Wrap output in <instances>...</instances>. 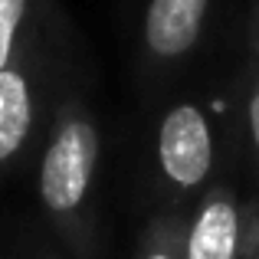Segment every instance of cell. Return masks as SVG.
<instances>
[{
  "label": "cell",
  "mask_w": 259,
  "mask_h": 259,
  "mask_svg": "<svg viewBox=\"0 0 259 259\" xmlns=\"http://www.w3.org/2000/svg\"><path fill=\"white\" fill-rule=\"evenodd\" d=\"M243 259H259V197L246 200V246Z\"/></svg>",
  "instance_id": "obj_9"
},
{
  "label": "cell",
  "mask_w": 259,
  "mask_h": 259,
  "mask_svg": "<svg viewBox=\"0 0 259 259\" xmlns=\"http://www.w3.org/2000/svg\"><path fill=\"white\" fill-rule=\"evenodd\" d=\"M187 220L181 213H158L148 220V227L138 236L135 259H187L184 253Z\"/></svg>",
  "instance_id": "obj_7"
},
{
  "label": "cell",
  "mask_w": 259,
  "mask_h": 259,
  "mask_svg": "<svg viewBox=\"0 0 259 259\" xmlns=\"http://www.w3.org/2000/svg\"><path fill=\"white\" fill-rule=\"evenodd\" d=\"M36 259H59L56 253H43V256H36Z\"/></svg>",
  "instance_id": "obj_11"
},
{
  "label": "cell",
  "mask_w": 259,
  "mask_h": 259,
  "mask_svg": "<svg viewBox=\"0 0 259 259\" xmlns=\"http://www.w3.org/2000/svg\"><path fill=\"white\" fill-rule=\"evenodd\" d=\"M246 246V200L230 184H213L187 220V259H243Z\"/></svg>",
  "instance_id": "obj_5"
},
{
  "label": "cell",
  "mask_w": 259,
  "mask_h": 259,
  "mask_svg": "<svg viewBox=\"0 0 259 259\" xmlns=\"http://www.w3.org/2000/svg\"><path fill=\"white\" fill-rule=\"evenodd\" d=\"M63 13L53 7L17 56L0 69V174H10L43 141L56 108L53 89L63 69Z\"/></svg>",
  "instance_id": "obj_2"
},
{
  "label": "cell",
  "mask_w": 259,
  "mask_h": 259,
  "mask_svg": "<svg viewBox=\"0 0 259 259\" xmlns=\"http://www.w3.org/2000/svg\"><path fill=\"white\" fill-rule=\"evenodd\" d=\"M240 108H243V128H246V145L256 158L259 167V76L256 69L249 66L243 72V82H240Z\"/></svg>",
  "instance_id": "obj_8"
},
{
  "label": "cell",
  "mask_w": 259,
  "mask_h": 259,
  "mask_svg": "<svg viewBox=\"0 0 259 259\" xmlns=\"http://www.w3.org/2000/svg\"><path fill=\"white\" fill-rule=\"evenodd\" d=\"M154 167L174 200H187L210 187L217 171V128L200 102H177L154 132Z\"/></svg>",
  "instance_id": "obj_3"
},
{
  "label": "cell",
  "mask_w": 259,
  "mask_h": 259,
  "mask_svg": "<svg viewBox=\"0 0 259 259\" xmlns=\"http://www.w3.org/2000/svg\"><path fill=\"white\" fill-rule=\"evenodd\" d=\"M217 0H148L141 17V79L161 85L197 53Z\"/></svg>",
  "instance_id": "obj_4"
},
{
  "label": "cell",
  "mask_w": 259,
  "mask_h": 259,
  "mask_svg": "<svg viewBox=\"0 0 259 259\" xmlns=\"http://www.w3.org/2000/svg\"><path fill=\"white\" fill-rule=\"evenodd\" d=\"M53 7V0H0V69L17 56Z\"/></svg>",
  "instance_id": "obj_6"
},
{
  "label": "cell",
  "mask_w": 259,
  "mask_h": 259,
  "mask_svg": "<svg viewBox=\"0 0 259 259\" xmlns=\"http://www.w3.org/2000/svg\"><path fill=\"white\" fill-rule=\"evenodd\" d=\"M102 132L82 92L59 95L36 158V194L43 217L76 259H99V181Z\"/></svg>",
  "instance_id": "obj_1"
},
{
  "label": "cell",
  "mask_w": 259,
  "mask_h": 259,
  "mask_svg": "<svg viewBox=\"0 0 259 259\" xmlns=\"http://www.w3.org/2000/svg\"><path fill=\"white\" fill-rule=\"evenodd\" d=\"M249 30H246V39H249V66L256 69V76H259V0H253V10H249Z\"/></svg>",
  "instance_id": "obj_10"
}]
</instances>
